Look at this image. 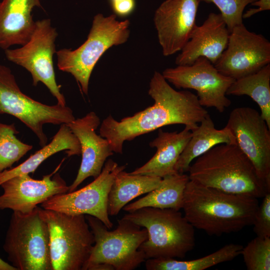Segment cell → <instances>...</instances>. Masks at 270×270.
<instances>
[{
	"mask_svg": "<svg viewBox=\"0 0 270 270\" xmlns=\"http://www.w3.org/2000/svg\"><path fill=\"white\" fill-rule=\"evenodd\" d=\"M18 133L14 124L0 122V172L12 168L32 148L16 138Z\"/></svg>",
	"mask_w": 270,
	"mask_h": 270,
	"instance_id": "obj_27",
	"label": "cell"
},
{
	"mask_svg": "<svg viewBox=\"0 0 270 270\" xmlns=\"http://www.w3.org/2000/svg\"><path fill=\"white\" fill-rule=\"evenodd\" d=\"M94 236V242L83 270H90L95 265L106 263L115 270H132L145 260L140 245L147 239L146 230L124 218L118 220L114 230L96 218L85 215Z\"/></svg>",
	"mask_w": 270,
	"mask_h": 270,
	"instance_id": "obj_6",
	"label": "cell"
},
{
	"mask_svg": "<svg viewBox=\"0 0 270 270\" xmlns=\"http://www.w3.org/2000/svg\"><path fill=\"white\" fill-rule=\"evenodd\" d=\"M242 248L239 244H227L206 256L188 260L175 258H148L145 266L148 270H204L232 260L240 255Z\"/></svg>",
	"mask_w": 270,
	"mask_h": 270,
	"instance_id": "obj_25",
	"label": "cell"
},
{
	"mask_svg": "<svg viewBox=\"0 0 270 270\" xmlns=\"http://www.w3.org/2000/svg\"><path fill=\"white\" fill-rule=\"evenodd\" d=\"M258 206L257 198L227 193L189 180L182 209L194 228L220 236L252 225Z\"/></svg>",
	"mask_w": 270,
	"mask_h": 270,
	"instance_id": "obj_2",
	"label": "cell"
},
{
	"mask_svg": "<svg viewBox=\"0 0 270 270\" xmlns=\"http://www.w3.org/2000/svg\"><path fill=\"white\" fill-rule=\"evenodd\" d=\"M226 126L252 164L258 177L270 187V129L260 114L250 107L235 108Z\"/></svg>",
	"mask_w": 270,
	"mask_h": 270,
	"instance_id": "obj_14",
	"label": "cell"
},
{
	"mask_svg": "<svg viewBox=\"0 0 270 270\" xmlns=\"http://www.w3.org/2000/svg\"><path fill=\"white\" fill-rule=\"evenodd\" d=\"M188 172L190 180L227 193L258 198L270 192L236 144L215 146L198 157Z\"/></svg>",
	"mask_w": 270,
	"mask_h": 270,
	"instance_id": "obj_3",
	"label": "cell"
},
{
	"mask_svg": "<svg viewBox=\"0 0 270 270\" xmlns=\"http://www.w3.org/2000/svg\"><path fill=\"white\" fill-rule=\"evenodd\" d=\"M162 75L178 88L196 91L198 102L203 107L214 108L222 112L231 104L226 93L235 80L220 74L204 57H199L190 65L166 68Z\"/></svg>",
	"mask_w": 270,
	"mask_h": 270,
	"instance_id": "obj_12",
	"label": "cell"
},
{
	"mask_svg": "<svg viewBox=\"0 0 270 270\" xmlns=\"http://www.w3.org/2000/svg\"><path fill=\"white\" fill-rule=\"evenodd\" d=\"M262 198L254 217L253 230L257 236L270 237V192Z\"/></svg>",
	"mask_w": 270,
	"mask_h": 270,
	"instance_id": "obj_30",
	"label": "cell"
},
{
	"mask_svg": "<svg viewBox=\"0 0 270 270\" xmlns=\"http://www.w3.org/2000/svg\"><path fill=\"white\" fill-rule=\"evenodd\" d=\"M58 36L50 19L36 22L34 31L30 40L21 47L4 50L6 58L21 66L32 75V84L36 86L43 83L58 104L66 106V101L56 80L53 56L56 53L55 42Z\"/></svg>",
	"mask_w": 270,
	"mask_h": 270,
	"instance_id": "obj_10",
	"label": "cell"
},
{
	"mask_svg": "<svg viewBox=\"0 0 270 270\" xmlns=\"http://www.w3.org/2000/svg\"><path fill=\"white\" fill-rule=\"evenodd\" d=\"M64 151L68 156L80 155L81 148L76 136L66 124H62L51 142L18 166L0 172V186L18 175L34 173L40 165L55 154Z\"/></svg>",
	"mask_w": 270,
	"mask_h": 270,
	"instance_id": "obj_22",
	"label": "cell"
},
{
	"mask_svg": "<svg viewBox=\"0 0 270 270\" xmlns=\"http://www.w3.org/2000/svg\"><path fill=\"white\" fill-rule=\"evenodd\" d=\"M230 34L220 14L210 13L202 25H194L188 40L176 58V64L190 65L203 56L214 64L226 48Z\"/></svg>",
	"mask_w": 270,
	"mask_h": 270,
	"instance_id": "obj_18",
	"label": "cell"
},
{
	"mask_svg": "<svg viewBox=\"0 0 270 270\" xmlns=\"http://www.w3.org/2000/svg\"><path fill=\"white\" fill-rule=\"evenodd\" d=\"M148 94L154 100L152 106L119 122L111 115L102 121L100 134L108 140L114 152L122 154L125 141L165 126L182 124L192 132L208 114L196 95L175 90L157 71L150 80Z\"/></svg>",
	"mask_w": 270,
	"mask_h": 270,
	"instance_id": "obj_1",
	"label": "cell"
},
{
	"mask_svg": "<svg viewBox=\"0 0 270 270\" xmlns=\"http://www.w3.org/2000/svg\"><path fill=\"white\" fill-rule=\"evenodd\" d=\"M0 270H17L11 264L4 261L0 258Z\"/></svg>",
	"mask_w": 270,
	"mask_h": 270,
	"instance_id": "obj_34",
	"label": "cell"
},
{
	"mask_svg": "<svg viewBox=\"0 0 270 270\" xmlns=\"http://www.w3.org/2000/svg\"><path fill=\"white\" fill-rule=\"evenodd\" d=\"M126 168L109 159L92 182L78 190L54 195L42 203L41 207L72 215H90L110 230L113 223L108 212V194L116 176Z\"/></svg>",
	"mask_w": 270,
	"mask_h": 270,
	"instance_id": "obj_11",
	"label": "cell"
},
{
	"mask_svg": "<svg viewBox=\"0 0 270 270\" xmlns=\"http://www.w3.org/2000/svg\"><path fill=\"white\" fill-rule=\"evenodd\" d=\"M130 22L119 21L115 14L104 16L96 14L93 19L87 39L78 48H62L56 52L57 66L70 74L88 94L92 72L102 56L108 49L125 43L130 36Z\"/></svg>",
	"mask_w": 270,
	"mask_h": 270,
	"instance_id": "obj_5",
	"label": "cell"
},
{
	"mask_svg": "<svg viewBox=\"0 0 270 270\" xmlns=\"http://www.w3.org/2000/svg\"><path fill=\"white\" fill-rule=\"evenodd\" d=\"M90 270H115L110 264L106 263H100L92 266Z\"/></svg>",
	"mask_w": 270,
	"mask_h": 270,
	"instance_id": "obj_33",
	"label": "cell"
},
{
	"mask_svg": "<svg viewBox=\"0 0 270 270\" xmlns=\"http://www.w3.org/2000/svg\"><path fill=\"white\" fill-rule=\"evenodd\" d=\"M226 94L250 97L258 105L260 115L270 129V64L253 74L235 80Z\"/></svg>",
	"mask_w": 270,
	"mask_h": 270,
	"instance_id": "obj_26",
	"label": "cell"
},
{
	"mask_svg": "<svg viewBox=\"0 0 270 270\" xmlns=\"http://www.w3.org/2000/svg\"><path fill=\"white\" fill-rule=\"evenodd\" d=\"M214 4L220 12L230 31L235 26L243 23L242 14L245 8L257 0H199Z\"/></svg>",
	"mask_w": 270,
	"mask_h": 270,
	"instance_id": "obj_29",
	"label": "cell"
},
{
	"mask_svg": "<svg viewBox=\"0 0 270 270\" xmlns=\"http://www.w3.org/2000/svg\"><path fill=\"white\" fill-rule=\"evenodd\" d=\"M40 7V0H2L0 2V48L23 46L30 39L35 28L32 12Z\"/></svg>",
	"mask_w": 270,
	"mask_h": 270,
	"instance_id": "obj_19",
	"label": "cell"
},
{
	"mask_svg": "<svg viewBox=\"0 0 270 270\" xmlns=\"http://www.w3.org/2000/svg\"><path fill=\"white\" fill-rule=\"evenodd\" d=\"M192 136V131L184 128L181 132H167L159 129L158 136L150 142L156 148L154 156L144 164L131 172L163 178L176 173L178 160Z\"/></svg>",
	"mask_w": 270,
	"mask_h": 270,
	"instance_id": "obj_20",
	"label": "cell"
},
{
	"mask_svg": "<svg viewBox=\"0 0 270 270\" xmlns=\"http://www.w3.org/2000/svg\"><path fill=\"white\" fill-rule=\"evenodd\" d=\"M127 219L148 232L140 250L146 258H182L195 246L194 228L180 212L144 207L125 214Z\"/></svg>",
	"mask_w": 270,
	"mask_h": 270,
	"instance_id": "obj_4",
	"label": "cell"
},
{
	"mask_svg": "<svg viewBox=\"0 0 270 270\" xmlns=\"http://www.w3.org/2000/svg\"><path fill=\"white\" fill-rule=\"evenodd\" d=\"M236 144V138L230 128L216 129L209 114L192 132V136L176 164L175 170L179 174L188 171L192 162L218 144Z\"/></svg>",
	"mask_w": 270,
	"mask_h": 270,
	"instance_id": "obj_21",
	"label": "cell"
},
{
	"mask_svg": "<svg viewBox=\"0 0 270 270\" xmlns=\"http://www.w3.org/2000/svg\"><path fill=\"white\" fill-rule=\"evenodd\" d=\"M162 178L144 174H134L124 170L116 176L110 188L108 202L109 216L118 214L130 202L155 189Z\"/></svg>",
	"mask_w": 270,
	"mask_h": 270,
	"instance_id": "obj_23",
	"label": "cell"
},
{
	"mask_svg": "<svg viewBox=\"0 0 270 270\" xmlns=\"http://www.w3.org/2000/svg\"><path fill=\"white\" fill-rule=\"evenodd\" d=\"M77 137L81 148L82 160L77 176L69 186L68 192L74 191L88 177L97 178L107 158L113 155L108 140L96 133L100 119L94 112L66 124Z\"/></svg>",
	"mask_w": 270,
	"mask_h": 270,
	"instance_id": "obj_17",
	"label": "cell"
},
{
	"mask_svg": "<svg viewBox=\"0 0 270 270\" xmlns=\"http://www.w3.org/2000/svg\"><path fill=\"white\" fill-rule=\"evenodd\" d=\"M248 270H270V237L256 236L241 251Z\"/></svg>",
	"mask_w": 270,
	"mask_h": 270,
	"instance_id": "obj_28",
	"label": "cell"
},
{
	"mask_svg": "<svg viewBox=\"0 0 270 270\" xmlns=\"http://www.w3.org/2000/svg\"><path fill=\"white\" fill-rule=\"evenodd\" d=\"M199 0H166L155 12L154 21L164 56L181 50L188 40L196 20Z\"/></svg>",
	"mask_w": 270,
	"mask_h": 270,
	"instance_id": "obj_16",
	"label": "cell"
},
{
	"mask_svg": "<svg viewBox=\"0 0 270 270\" xmlns=\"http://www.w3.org/2000/svg\"><path fill=\"white\" fill-rule=\"evenodd\" d=\"M116 15L124 17L130 14L136 6L134 0H110Z\"/></svg>",
	"mask_w": 270,
	"mask_h": 270,
	"instance_id": "obj_31",
	"label": "cell"
},
{
	"mask_svg": "<svg viewBox=\"0 0 270 270\" xmlns=\"http://www.w3.org/2000/svg\"><path fill=\"white\" fill-rule=\"evenodd\" d=\"M12 116L36 136L42 147L48 142L43 127L46 124H68L74 119L72 110L58 104L48 105L24 94L8 66L0 64V114Z\"/></svg>",
	"mask_w": 270,
	"mask_h": 270,
	"instance_id": "obj_9",
	"label": "cell"
},
{
	"mask_svg": "<svg viewBox=\"0 0 270 270\" xmlns=\"http://www.w3.org/2000/svg\"><path fill=\"white\" fill-rule=\"evenodd\" d=\"M54 172L41 180L34 179L27 174L4 182L0 186L3 190L0 195V210L30 212L54 196L68 192L69 186L60 174Z\"/></svg>",
	"mask_w": 270,
	"mask_h": 270,
	"instance_id": "obj_15",
	"label": "cell"
},
{
	"mask_svg": "<svg viewBox=\"0 0 270 270\" xmlns=\"http://www.w3.org/2000/svg\"><path fill=\"white\" fill-rule=\"evenodd\" d=\"M39 212L48 229L52 270H83L94 242L85 215L40 207Z\"/></svg>",
	"mask_w": 270,
	"mask_h": 270,
	"instance_id": "obj_8",
	"label": "cell"
},
{
	"mask_svg": "<svg viewBox=\"0 0 270 270\" xmlns=\"http://www.w3.org/2000/svg\"><path fill=\"white\" fill-rule=\"evenodd\" d=\"M188 176L176 173L162 178L159 185L138 200L127 204L123 210L131 212L144 207L182 209L184 192L189 181Z\"/></svg>",
	"mask_w": 270,
	"mask_h": 270,
	"instance_id": "obj_24",
	"label": "cell"
},
{
	"mask_svg": "<svg viewBox=\"0 0 270 270\" xmlns=\"http://www.w3.org/2000/svg\"><path fill=\"white\" fill-rule=\"evenodd\" d=\"M270 63V42L248 30L242 23L232 28L226 48L214 65L220 74L236 80Z\"/></svg>",
	"mask_w": 270,
	"mask_h": 270,
	"instance_id": "obj_13",
	"label": "cell"
},
{
	"mask_svg": "<svg viewBox=\"0 0 270 270\" xmlns=\"http://www.w3.org/2000/svg\"><path fill=\"white\" fill-rule=\"evenodd\" d=\"M258 6L256 8H250L242 14V18H248L258 12L270 10V0H257L250 4Z\"/></svg>",
	"mask_w": 270,
	"mask_h": 270,
	"instance_id": "obj_32",
	"label": "cell"
},
{
	"mask_svg": "<svg viewBox=\"0 0 270 270\" xmlns=\"http://www.w3.org/2000/svg\"><path fill=\"white\" fill-rule=\"evenodd\" d=\"M3 248L17 270H52L48 229L39 207L28 213L13 212Z\"/></svg>",
	"mask_w": 270,
	"mask_h": 270,
	"instance_id": "obj_7",
	"label": "cell"
}]
</instances>
